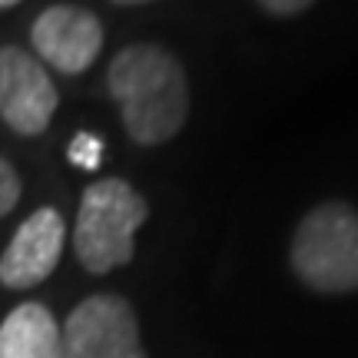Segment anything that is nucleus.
<instances>
[{"label": "nucleus", "mask_w": 358, "mask_h": 358, "mask_svg": "<svg viewBox=\"0 0 358 358\" xmlns=\"http://www.w3.org/2000/svg\"><path fill=\"white\" fill-rule=\"evenodd\" d=\"M0 358H64L60 325L40 302H24L0 322Z\"/></svg>", "instance_id": "8"}, {"label": "nucleus", "mask_w": 358, "mask_h": 358, "mask_svg": "<svg viewBox=\"0 0 358 358\" xmlns=\"http://www.w3.org/2000/svg\"><path fill=\"white\" fill-rule=\"evenodd\" d=\"M64 216L53 206H43L34 216H27V222H20V229L13 232L10 245L0 256V285L34 289L43 279H50L64 252Z\"/></svg>", "instance_id": "7"}, {"label": "nucleus", "mask_w": 358, "mask_h": 358, "mask_svg": "<svg viewBox=\"0 0 358 358\" xmlns=\"http://www.w3.org/2000/svg\"><path fill=\"white\" fill-rule=\"evenodd\" d=\"M110 96L120 106L129 140L140 146L169 143L189 116V83L186 70L159 43H133L113 57Z\"/></svg>", "instance_id": "1"}, {"label": "nucleus", "mask_w": 358, "mask_h": 358, "mask_svg": "<svg viewBox=\"0 0 358 358\" xmlns=\"http://www.w3.org/2000/svg\"><path fill=\"white\" fill-rule=\"evenodd\" d=\"M315 0H259V7L268 13H275V17H292V13H302L308 10Z\"/></svg>", "instance_id": "11"}, {"label": "nucleus", "mask_w": 358, "mask_h": 358, "mask_svg": "<svg viewBox=\"0 0 358 358\" xmlns=\"http://www.w3.org/2000/svg\"><path fill=\"white\" fill-rule=\"evenodd\" d=\"M13 3H20V0H0V10H3V7H13Z\"/></svg>", "instance_id": "12"}, {"label": "nucleus", "mask_w": 358, "mask_h": 358, "mask_svg": "<svg viewBox=\"0 0 358 358\" xmlns=\"http://www.w3.org/2000/svg\"><path fill=\"white\" fill-rule=\"evenodd\" d=\"M113 3H150V0H113Z\"/></svg>", "instance_id": "13"}, {"label": "nucleus", "mask_w": 358, "mask_h": 358, "mask_svg": "<svg viewBox=\"0 0 358 358\" xmlns=\"http://www.w3.org/2000/svg\"><path fill=\"white\" fill-rule=\"evenodd\" d=\"M60 93L34 53L0 47V120L20 133L37 136L50 127Z\"/></svg>", "instance_id": "5"}, {"label": "nucleus", "mask_w": 358, "mask_h": 358, "mask_svg": "<svg viewBox=\"0 0 358 358\" xmlns=\"http://www.w3.org/2000/svg\"><path fill=\"white\" fill-rule=\"evenodd\" d=\"M60 345L64 358H150L140 342L136 312L116 292L83 299L60 325Z\"/></svg>", "instance_id": "4"}, {"label": "nucleus", "mask_w": 358, "mask_h": 358, "mask_svg": "<svg viewBox=\"0 0 358 358\" xmlns=\"http://www.w3.org/2000/svg\"><path fill=\"white\" fill-rule=\"evenodd\" d=\"M292 272L312 292H358V209L348 203H322L292 236Z\"/></svg>", "instance_id": "3"}, {"label": "nucleus", "mask_w": 358, "mask_h": 358, "mask_svg": "<svg viewBox=\"0 0 358 358\" xmlns=\"http://www.w3.org/2000/svg\"><path fill=\"white\" fill-rule=\"evenodd\" d=\"M70 163L80 169H96L103 159V140L100 136H93V133H77L73 140H70Z\"/></svg>", "instance_id": "9"}, {"label": "nucleus", "mask_w": 358, "mask_h": 358, "mask_svg": "<svg viewBox=\"0 0 358 358\" xmlns=\"http://www.w3.org/2000/svg\"><path fill=\"white\" fill-rule=\"evenodd\" d=\"M17 203H20V176L7 159H0V216H7Z\"/></svg>", "instance_id": "10"}, {"label": "nucleus", "mask_w": 358, "mask_h": 358, "mask_svg": "<svg viewBox=\"0 0 358 358\" xmlns=\"http://www.w3.org/2000/svg\"><path fill=\"white\" fill-rule=\"evenodd\" d=\"M30 40H34L40 60H47L53 70L83 73L103 50V24L96 13L83 10V7L57 3L34 20Z\"/></svg>", "instance_id": "6"}, {"label": "nucleus", "mask_w": 358, "mask_h": 358, "mask_svg": "<svg viewBox=\"0 0 358 358\" xmlns=\"http://www.w3.org/2000/svg\"><path fill=\"white\" fill-rule=\"evenodd\" d=\"M150 216V206L127 179H100L80 199L73 252L80 266L103 275L127 266L136 252V232Z\"/></svg>", "instance_id": "2"}]
</instances>
